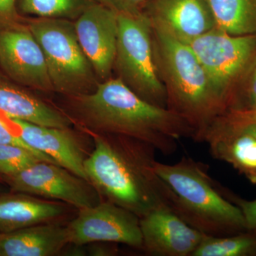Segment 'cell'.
<instances>
[{
    "label": "cell",
    "mask_w": 256,
    "mask_h": 256,
    "mask_svg": "<svg viewBox=\"0 0 256 256\" xmlns=\"http://www.w3.org/2000/svg\"><path fill=\"white\" fill-rule=\"evenodd\" d=\"M0 65L20 84L54 92L43 50L28 28L15 26L0 31Z\"/></svg>",
    "instance_id": "cell-10"
},
{
    "label": "cell",
    "mask_w": 256,
    "mask_h": 256,
    "mask_svg": "<svg viewBox=\"0 0 256 256\" xmlns=\"http://www.w3.org/2000/svg\"><path fill=\"white\" fill-rule=\"evenodd\" d=\"M56 164L50 156L23 146L0 144V176H11L38 162Z\"/></svg>",
    "instance_id": "cell-22"
},
{
    "label": "cell",
    "mask_w": 256,
    "mask_h": 256,
    "mask_svg": "<svg viewBox=\"0 0 256 256\" xmlns=\"http://www.w3.org/2000/svg\"><path fill=\"white\" fill-rule=\"evenodd\" d=\"M16 0H0V28H15L18 16Z\"/></svg>",
    "instance_id": "cell-25"
},
{
    "label": "cell",
    "mask_w": 256,
    "mask_h": 256,
    "mask_svg": "<svg viewBox=\"0 0 256 256\" xmlns=\"http://www.w3.org/2000/svg\"><path fill=\"white\" fill-rule=\"evenodd\" d=\"M80 46L95 74L111 78L118 36V15L100 3L88 6L74 23Z\"/></svg>",
    "instance_id": "cell-11"
},
{
    "label": "cell",
    "mask_w": 256,
    "mask_h": 256,
    "mask_svg": "<svg viewBox=\"0 0 256 256\" xmlns=\"http://www.w3.org/2000/svg\"><path fill=\"white\" fill-rule=\"evenodd\" d=\"M90 136L94 148L84 169L101 200L122 207L140 218L158 208L174 210L173 193L154 170V146L120 134Z\"/></svg>",
    "instance_id": "cell-1"
},
{
    "label": "cell",
    "mask_w": 256,
    "mask_h": 256,
    "mask_svg": "<svg viewBox=\"0 0 256 256\" xmlns=\"http://www.w3.org/2000/svg\"><path fill=\"white\" fill-rule=\"evenodd\" d=\"M152 25L154 60L165 88L168 108L182 118L195 131V141L224 114L206 72L188 44L164 28Z\"/></svg>",
    "instance_id": "cell-3"
},
{
    "label": "cell",
    "mask_w": 256,
    "mask_h": 256,
    "mask_svg": "<svg viewBox=\"0 0 256 256\" xmlns=\"http://www.w3.org/2000/svg\"><path fill=\"white\" fill-rule=\"evenodd\" d=\"M0 144L23 146V148L33 150L26 143L24 142L16 131L10 128L8 124L2 118H0Z\"/></svg>",
    "instance_id": "cell-27"
},
{
    "label": "cell",
    "mask_w": 256,
    "mask_h": 256,
    "mask_svg": "<svg viewBox=\"0 0 256 256\" xmlns=\"http://www.w3.org/2000/svg\"><path fill=\"white\" fill-rule=\"evenodd\" d=\"M118 15L139 16L143 14L148 0H96Z\"/></svg>",
    "instance_id": "cell-23"
},
{
    "label": "cell",
    "mask_w": 256,
    "mask_h": 256,
    "mask_svg": "<svg viewBox=\"0 0 256 256\" xmlns=\"http://www.w3.org/2000/svg\"><path fill=\"white\" fill-rule=\"evenodd\" d=\"M95 245L90 248L89 254L92 256H114L118 252L116 244L112 242H94Z\"/></svg>",
    "instance_id": "cell-28"
},
{
    "label": "cell",
    "mask_w": 256,
    "mask_h": 256,
    "mask_svg": "<svg viewBox=\"0 0 256 256\" xmlns=\"http://www.w3.org/2000/svg\"><path fill=\"white\" fill-rule=\"evenodd\" d=\"M0 112L6 118L54 128H70L72 120L32 94L0 82Z\"/></svg>",
    "instance_id": "cell-18"
},
{
    "label": "cell",
    "mask_w": 256,
    "mask_h": 256,
    "mask_svg": "<svg viewBox=\"0 0 256 256\" xmlns=\"http://www.w3.org/2000/svg\"><path fill=\"white\" fill-rule=\"evenodd\" d=\"M142 248L156 256H192L206 235L188 225L169 208H158L140 218Z\"/></svg>",
    "instance_id": "cell-13"
},
{
    "label": "cell",
    "mask_w": 256,
    "mask_h": 256,
    "mask_svg": "<svg viewBox=\"0 0 256 256\" xmlns=\"http://www.w3.org/2000/svg\"><path fill=\"white\" fill-rule=\"evenodd\" d=\"M69 98L74 118L88 134L136 138L164 156L176 152L180 138L194 140V130L182 118L144 100L117 77L97 84L94 92Z\"/></svg>",
    "instance_id": "cell-2"
},
{
    "label": "cell",
    "mask_w": 256,
    "mask_h": 256,
    "mask_svg": "<svg viewBox=\"0 0 256 256\" xmlns=\"http://www.w3.org/2000/svg\"><path fill=\"white\" fill-rule=\"evenodd\" d=\"M252 76L248 84L244 104L236 110L238 112H254L256 111V62L252 67Z\"/></svg>",
    "instance_id": "cell-26"
},
{
    "label": "cell",
    "mask_w": 256,
    "mask_h": 256,
    "mask_svg": "<svg viewBox=\"0 0 256 256\" xmlns=\"http://www.w3.org/2000/svg\"><path fill=\"white\" fill-rule=\"evenodd\" d=\"M12 191L63 202L78 210L102 201L92 184L63 166L38 162L11 176L2 178Z\"/></svg>",
    "instance_id": "cell-8"
},
{
    "label": "cell",
    "mask_w": 256,
    "mask_h": 256,
    "mask_svg": "<svg viewBox=\"0 0 256 256\" xmlns=\"http://www.w3.org/2000/svg\"><path fill=\"white\" fill-rule=\"evenodd\" d=\"M28 28L43 50L54 92L70 97L95 90V72L74 24L66 18H38Z\"/></svg>",
    "instance_id": "cell-5"
},
{
    "label": "cell",
    "mask_w": 256,
    "mask_h": 256,
    "mask_svg": "<svg viewBox=\"0 0 256 256\" xmlns=\"http://www.w3.org/2000/svg\"><path fill=\"white\" fill-rule=\"evenodd\" d=\"M144 14L184 43L215 28L208 0H148Z\"/></svg>",
    "instance_id": "cell-14"
},
{
    "label": "cell",
    "mask_w": 256,
    "mask_h": 256,
    "mask_svg": "<svg viewBox=\"0 0 256 256\" xmlns=\"http://www.w3.org/2000/svg\"><path fill=\"white\" fill-rule=\"evenodd\" d=\"M69 244L82 246L94 242L122 244L142 248L140 218L126 208L107 201L78 210L68 225Z\"/></svg>",
    "instance_id": "cell-9"
},
{
    "label": "cell",
    "mask_w": 256,
    "mask_h": 256,
    "mask_svg": "<svg viewBox=\"0 0 256 256\" xmlns=\"http://www.w3.org/2000/svg\"><path fill=\"white\" fill-rule=\"evenodd\" d=\"M188 44L204 69L224 114L239 82L256 63V35L234 36L214 28Z\"/></svg>",
    "instance_id": "cell-7"
},
{
    "label": "cell",
    "mask_w": 256,
    "mask_h": 256,
    "mask_svg": "<svg viewBox=\"0 0 256 256\" xmlns=\"http://www.w3.org/2000/svg\"><path fill=\"white\" fill-rule=\"evenodd\" d=\"M256 234L244 232L225 236H206L192 256H255Z\"/></svg>",
    "instance_id": "cell-20"
},
{
    "label": "cell",
    "mask_w": 256,
    "mask_h": 256,
    "mask_svg": "<svg viewBox=\"0 0 256 256\" xmlns=\"http://www.w3.org/2000/svg\"><path fill=\"white\" fill-rule=\"evenodd\" d=\"M203 142L208 143L216 160L232 165L256 184V138L218 118L208 128Z\"/></svg>",
    "instance_id": "cell-15"
},
{
    "label": "cell",
    "mask_w": 256,
    "mask_h": 256,
    "mask_svg": "<svg viewBox=\"0 0 256 256\" xmlns=\"http://www.w3.org/2000/svg\"><path fill=\"white\" fill-rule=\"evenodd\" d=\"M6 118L33 150L50 156L57 164L88 180L84 162L90 152L78 132L70 128L47 127L18 118Z\"/></svg>",
    "instance_id": "cell-12"
},
{
    "label": "cell",
    "mask_w": 256,
    "mask_h": 256,
    "mask_svg": "<svg viewBox=\"0 0 256 256\" xmlns=\"http://www.w3.org/2000/svg\"><path fill=\"white\" fill-rule=\"evenodd\" d=\"M237 128H240L244 132L248 133L256 138V124H249Z\"/></svg>",
    "instance_id": "cell-29"
},
{
    "label": "cell",
    "mask_w": 256,
    "mask_h": 256,
    "mask_svg": "<svg viewBox=\"0 0 256 256\" xmlns=\"http://www.w3.org/2000/svg\"><path fill=\"white\" fill-rule=\"evenodd\" d=\"M154 170L173 193L175 213L188 225L210 236L247 232L242 210L210 176L208 165L183 156L174 164L156 161Z\"/></svg>",
    "instance_id": "cell-4"
},
{
    "label": "cell",
    "mask_w": 256,
    "mask_h": 256,
    "mask_svg": "<svg viewBox=\"0 0 256 256\" xmlns=\"http://www.w3.org/2000/svg\"><path fill=\"white\" fill-rule=\"evenodd\" d=\"M226 196L242 210L247 230L256 234V200L252 201L244 200L228 190H226Z\"/></svg>",
    "instance_id": "cell-24"
},
{
    "label": "cell",
    "mask_w": 256,
    "mask_h": 256,
    "mask_svg": "<svg viewBox=\"0 0 256 256\" xmlns=\"http://www.w3.org/2000/svg\"><path fill=\"white\" fill-rule=\"evenodd\" d=\"M68 214V204L28 194L0 195V233H8L47 223Z\"/></svg>",
    "instance_id": "cell-16"
},
{
    "label": "cell",
    "mask_w": 256,
    "mask_h": 256,
    "mask_svg": "<svg viewBox=\"0 0 256 256\" xmlns=\"http://www.w3.org/2000/svg\"><path fill=\"white\" fill-rule=\"evenodd\" d=\"M96 0H20L22 11L40 18H78Z\"/></svg>",
    "instance_id": "cell-21"
},
{
    "label": "cell",
    "mask_w": 256,
    "mask_h": 256,
    "mask_svg": "<svg viewBox=\"0 0 256 256\" xmlns=\"http://www.w3.org/2000/svg\"><path fill=\"white\" fill-rule=\"evenodd\" d=\"M114 69L120 80L142 99L168 108L166 90L158 74L149 18L118 15Z\"/></svg>",
    "instance_id": "cell-6"
},
{
    "label": "cell",
    "mask_w": 256,
    "mask_h": 256,
    "mask_svg": "<svg viewBox=\"0 0 256 256\" xmlns=\"http://www.w3.org/2000/svg\"><path fill=\"white\" fill-rule=\"evenodd\" d=\"M68 229L55 223L0 233V256H53L69 245Z\"/></svg>",
    "instance_id": "cell-17"
},
{
    "label": "cell",
    "mask_w": 256,
    "mask_h": 256,
    "mask_svg": "<svg viewBox=\"0 0 256 256\" xmlns=\"http://www.w3.org/2000/svg\"><path fill=\"white\" fill-rule=\"evenodd\" d=\"M215 28L234 36L256 35V0H208Z\"/></svg>",
    "instance_id": "cell-19"
}]
</instances>
